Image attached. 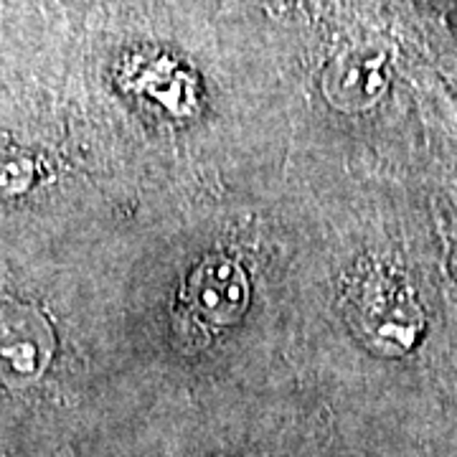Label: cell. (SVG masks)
Here are the masks:
<instances>
[{
  "mask_svg": "<svg viewBox=\"0 0 457 457\" xmlns=\"http://www.w3.org/2000/svg\"><path fill=\"white\" fill-rule=\"evenodd\" d=\"M54 341L46 320L31 308H0V376L8 381H33L49 363Z\"/></svg>",
  "mask_w": 457,
  "mask_h": 457,
  "instance_id": "7a4b0ae2",
  "label": "cell"
},
{
  "mask_svg": "<svg viewBox=\"0 0 457 457\" xmlns=\"http://www.w3.org/2000/svg\"><path fill=\"white\" fill-rule=\"evenodd\" d=\"M267 5L279 8V11H295V13H318L323 11L330 0H264Z\"/></svg>",
  "mask_w": 457,
  "mask_h": 457,
  "instance_id": "8992f818",
  "label": "cell"
},
{
  "mask_svg": "<svg viewBox=\"0 0 457 457\" xmlns=\"http://www.w3.org/2000/svg\"><path fill=\"white\" fill-rule=\"evenodd\" d=\"M21 161H0V196H11L29 183V170Z\"/></svg>",
  "mask_w": 457,
  "mask_h": 457,
  "instance_id": "5b68a950",
  "label": "cell"
},
{
  "mask_svg": "<svg viewBox=\"0 0 457 457\" xmlns=\"http://www.w3.org/2000/svg\"><path fill=\"white\" fill-rule=\"evenodd\" d=\"M188 297L212 323H234L246 311L249 285L237 262L212 257L201 262L188 279Z\"/></svg>",
  "mask_w": 457,
  "mask_h": 457,
  "instance_id": "277c9868",
  "label": "cell"
},
{
  "mask_svg": "<svg viewBox=\"0 0 457 457\" xmlns=\"http://www.w3.org/2000/svg\"><path fill=\"white\" fill-rule=\"evenodd\" d=\"M399 77V46L378 31L351 33L318 69V92L330 110L363 114L392 95Z\"/></svg>",
  "mask_w": 457,
  "mask_h": 457,
  "instance_id": "6da1fadb",
  "label": "cell"
},
{
  "mask_svg": "<svg viewBox=\"0 0 457 457\" xmlns=\"http://www.w3.org/2000/svg\"><path fill=\"white\" fill-rule=\"evenodd\" d=\"M361 323L374 345H392V351H407L420 338L425 318L414 300L402 287L386 282H371L361 290Z\"/></svg>",
  "mask_w": 457,
  "mask_h": 457,
  "instance_id": "3957f363",
  "label": "cell"
}]
</instances>
